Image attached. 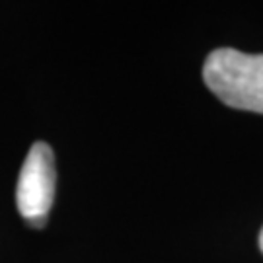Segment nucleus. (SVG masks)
I'll return each instance as SVG.
<instances>
[{
    "instance_id": "1",
    "label": "nucleus",
    "mask_w": 263,
    "mask_h": 263,
    "mask_svg": "<svg viewBox=\"0 0 263 263\" xmlns=\"http://www.w3.org/2000/svg\"><path fill=\"white\" fill-rule=\"evenodd\" d=\"M203 80L228 107L263 113V55L216 49L205 59Z\"/></svg>"
},
{
    "instance_id": "2",
    "label": "nucleus",
    "mask_w": 263,
    "mask_h": 263,
    "mask_svg": "<svg viewBox=\"0 0 263 263\" xmlns=\"http://www.w3.org/2000/svg\"><path fill=\"white\" fill-rule=\"evenodd\" d=\"M55 156L47 142H35L20 170L16 203L22 218L33 228H43L55 201Z\"/></svg>"
},
{
    "instance_id": "3",
    "label": "nucleus",
    "mask_w": 263,
    "mask_h": 263,
    "mask_svg": "<svg viewBox=\"0 0 263 263\" xmlns=\"http://www.w3.org/2000/svg\"><path fill=\"white\" fill-rule=\"evenodd\" d=\"M259 248H261V252H263V228H261V232H259Z\"/></svg>"
}]
</instances>
